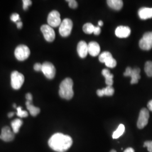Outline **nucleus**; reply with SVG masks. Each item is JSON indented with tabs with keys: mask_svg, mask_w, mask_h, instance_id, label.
<instances>
[{
	"mask_svg": "<svg viewBox=\"0 0 152 152\" xmlns=\"http://www.w3.org/2000/svg\"><path fill=\"white\" fill-rule=\"evenodd\" d=\"M34 69L36 71H41L42 70V64L40 63H36L34 65Z\"/></svg>",
	"mask_w": 152,
	"mask_h": 152,
	"instance_id": "32",
	"label": "nucleus"
},
{
	"mask_svg": "<svg viewBox=\"0 0 152 152\" xmlns=\"http://www.w3.org/2000/svg\"><path fill=\"white\" fill-rule=\"evenodd\" d=\"M124 152H135V151L132 148H128Z\"/></svg>",
	"mask_w": 152,
	"mask_h": 152,
	"instance_id": "37",
	"label": "nucleus"
},
{
	"mask_svg": "<svg viewBox=\"0 0 152 152\" xmlns=\"http://www.w3.org/2000/svg\"><path fill=\"white\" fill-rule=\"evenodd\" d=\"M26 99H27V101H30V102H32V95L31 94L28 93V94H26Z\"/></svg>",
	"mask_w": 152,
	"mask_h": 152,
	"instance_id": "34",
	"label": "nucleus"
},
{
	"mask_svg": "<svg viewBox=\"0 0 152 152\" xmlns=\"http://www.w3.org/2000/svg\"><path fill=\"white\" fill-rule=\"evenodd\" d=\"M77 50L79 56L81 58H85L88 54V45L86 42L81 41L78 44Z\"/></svg>",
	"mask_w": 152,
	"mask_h": 152,
	"instance_id": "15",
	"label": "nucleus"
},
{
	"mask_svg": "<svg viewBox=\"0 0 152 152\" xmlns=\"http://www.w3.org/2000/svg\"><path fill=\"white\" fill-rule=\"evenodd\" d=\"M114 90L113 87L112 86H109L104 88L102 90H98L96 93L99 96L102 97L104 95L105 96H112L114 94Z\"/></svg>",
	"mask_w": 152,
	"mask_h": 152,
	"instance_id": "17",
	"label": "nucleus"
},
{
	"mask_svg": "<svg viewBox=\"0 0 152 152\" xmlns=\"http://www.w3.org/2000/svg\"><path fill=\"white\" fill-rule=\"evenodd\" d=\"M107 2L109 6L115 10H120L124 5L121 0H108Z\"/></svg>",
	"mask_w": 152,
	"mask_h": 152,
	"instance_id": "18",
	"label": "nucleus"
},
{
	"mask_svg": "<svg viewBox=\"0 0 152 152\" xmlns=\"http://www.w3.org/2000/svg\"><path fill=\"white\" fill-rule=\"evenodd\" d=\"M24 82V76L18 71H14L11 75V84L12 88L20 89Z\"/></svg>",
	"mask_w": 152,
	"mask_h": 152,
	"instance_id": "3",
	"label": "nucleus"
},
{
	"mask_svg": "<svg viewBox=\"0 0 152 152\" xmlns=\"http://www.w3.org/2000/svg\"><path fill=\"white\" fill-rule=\"evenodd\" d=\"M41 31L43 33L44 38L48 41L51 42L55 39V33L53 28L49 25H43L41 27Z\"/></svg>",
	"mask_w": 152,
	"mask_h": 152,
	"instance_id": "11",
	"label": "nucleus"
},
{
	"mask_svg": "<svg viewBox=\"0 0 152 152\" xmlns=\"http://www.w3.org/2000/svg\"><path fill=\"white\" fill-rule=\"evenodd\" d=\"M100 52V45L96 42H90L88 44V53L92 56H96Z\"/></svg>",
	"mask_w": 152,
	"mask_h": 152,
	"instance_id": "14",
	"label": "nucleus"
},
{
	"mask_svg": "<svg viewBox=\"0 0 152 152\" xmlns=\"http://www.w3.org/2000/svg\"><path fill=\"white\" fill-rule=\"evenodd\" d=\"M115 33L119 38H127L130 35V28L126 26H119L116 28Z\"/></svg>",
	"mask_w": 152,
	"mask_h": 152,
	"instance_id": "13",
	"label": "nucleus"
},
{
	"mask_svg": "<svg viewBox=\"0 0 152 152\" xmlns=\"http://www.w3.org/2000/svg\"><path fill=\"white\" fill-rule=\"evenodd\" d=\"M148 108L149 109V110L152 111V100L149 101V103H148Z\"/></svg>",
	"mask_w": 152,
	"mask_h": 152,
	"instance_id": "36",
	"label": "nucleus"
},
{
	"mask_svg": "<svg viewBox=\"0 0 152 152\" xmlns=\"http://www.w3.org/2000/svg\"><path fill=\"white\" fill-rule=\"evenodd\" d=\"M98 25H99V27H101L103 25V22H102V20H100L99 22H98Z\"/></svg>",
	"mask_w": 152,
	"mask_h": 152,
	"instance_id": "38",
	"label": "nucleus"
},
{
	"mask_svg": "<svg viewBox=\"0 0 152 152\" xmlns=\"http://www.w3.org/2000/svg\"><path fill=\"white\" fill-rule=\"evenodd\" d=\"M14 113L11 112V113H10L8 114V117H10V118H11V117H12L14 115Z\"/></svg>",
	"mask_w": 152,
	"mask_h": 152,
	"instance_id": "39",
	"label": "nucleus"
},
{
	"mask_svg": "<svg viewBox=\"0 0 152 152\" xmlns=\"http://www.w3.org/2000/svg\"><path fill=\"white\" fill-rule=\"evenodd\" d=\"M49 147L57 152H65L71 148L73 140L71 136L61 133H56L49 140Z\"/></svg>",
	"mask_w": 152,
	"mask_h": 152,
	"instance_id": "1",
	"label": "nucleus"
},
{
	"mask_svg": "<svg viewBox=\"0 0 152 152\" xmlns=\"http://www.w3.org/2000/svg\"><path fill=\"white\" fill-rule=\"evenodd\" d=\"M73 28V22L70 19H64L60 24L59 27V33L62 37H66L69 36L72 32Z\"/></svg>",
	"mask_w": 152,
	"mask_h": 152,
	"instance_id": "4",
	"label": "nucleus"
},
{
	"mask_svg": "<svg viewBox=\"0 0 152 152\" xmlns=\"http://www.w3.org/2000/svg\"><path fill=\"white\" fill-rule=\"evenodd\" d=\"M102 75L105 78V83L109 86H112L113 83V75L110 73L107 69H104L102 71Z\"/></svg>",
	"mask_w": 152,
	"mask_h": 152,
	"instance_id": "19",
	"label": "nucleus"
},
{
	"mask_svg": "<svg viewBox=\"0 0 152 152\" xmlns=\"http://www.w3.org/2000/svg\"><path fill=\"white\" fill-rule=\"evenodd\" d=\"M15 56L19 61H24L28 58L30 55V50L27 46L20 45L17 46L15 50Z\"/></svg>",
	"mask_w": 152,
	"mask_h": 152,
	"instance_id": "5",
	"label": "nucleus"
},
{
	"mask_svg": "<svg viewBox=\"0 0 152 152\" xmlns=\"http://www.w3.org/2000/svg\"><path fill=\"white\" fill-rule=\"evenodd\" d=\"M140 73V69L138 68L132 69L130 67H127L124 75L126 77H127V76L131 77V83L135 84L138 82L139 80L141 78Z\"/></svg>",
	"mask_w": 152,
	"mask_h": 152,
	"instance_id": "7",
	"label": "nucleus"
},
{
	"mask_svg": "<svg viewBox=\"0 0 152 152\" xmlns=\"http://www.w3.org/2000/svg\"><path fill=\"white\" fill-rule=\"evenodd\" d=\"M138 14L142 20H146L152 18V8L142 7L138 11Z\"/></svg>",
	"mask_w": 152,
	"mask_h": 152,
	"instance_id": "16",
	"label": "nucleus"
},
{
	"mask_svg": "<svg viewBox=\"0 0 152 152\" xmlns=\"http://www.w3.org/2000/svg\"><path fill=\"white\" fill-rule=\"evenodd\" d=\"M16 26H17L18 28L21 29L22 27H23V23H22V22H20V21H19V22H17V23H16Z\"/></svg>",
	"mask_w": 152,
	"mask_h": 152,
	"instance_id": "35",
	"label": "nucleus"
},
{
	"mask_svg": "<svg viewBox=\"0 0 152 152\" xmlns=\"http://www.w3.org/2000/svg\"><path fill=\"white\" fill-rule=\"evenodd\" d=\"M66 1L69 2V6L72 9H76L77 7L78 4L75 0H68Z\"/></svg>",
	"mask_w": 152,
	"mask_h": 152,
	"instance_id": "30",
	"label": "nucleus"
},
{
	"mask_svg": "<svg viewBox=\"0 0 152 152\" xmlns=\"http://www.w3.org/2000/svg\"><path fill=\"white\" fill-rule=\"evenodd\" d=\"M144 70L149 77H152V61H148L146 62L144 67Z\"/></svg>",
	"mask_w": 152,
	"mask_h": 152,
	"instance_id": "25",
	"label": "nucleus"
},
{
	"mask_svg": "<svg viewBox=\"0 0 152 152\" xmlns=\"http://www.w3.org/2000/svg\"><path fill=\"white\" fill-rule=\"evenodd\" d=\"M139 46L143 50H149L152 48V32L144 33L139 41Z\"/></svg>",
	"mask_w": 152,
	"mask_h": 152,
	"instance_id": "6",
	"label": "nucleus"
},
{
	"mask_svg": "<svg viewBox=\"0 0 152 152\" xmlns=\"http://www.w3.org/2000/svg\"><path fill=\"white\" fill-rule=\"evenodd\" d=\"M23 8L24 10H27L28 9V7L32 5V1L30 0H23Z\"/></svg>",
	"mask_w": 152,
	"mask_h": 152,
	"instance_id": "29",
	"label": "nucleus"
},
{
	"mask_svg": "<svg viewBox=\"0 0 152 152\" xmlns=\"http://www.w3.org/2000/svg\"><path fill=\"white\" fill-rule=\"evenodd\" d=\"M104 63L107 67L110 68H113L117 65L116 60L114 59L112 56L109 58L108 59L105 60Z\"/></svg>",
	"mask_w": 152,
	"mask_h": 152,
	"instance_id": "24",
	"label": "nucleus"
},
{
	"mask_svg": "<svg viewBox=\"0 0 152 152\" xmlns=\"http://www.w3.org/2000/svg\"><path fill=\"white\" fill-rule=\"evenodd\" d=\"M144 147H147L149 152H152V141H145L144 144Z\"/></svg>",
	"mask_w": 152,
	"mask_h": 152,
	"instance_id": "31",
	"label": "nucleus"
},
{
	"mask_svg": "<svg viewBox=\"0 0 152 152\" xmlns=\"http://www.w3.org/2000/svg\"><path fill=\"white\" fill-rule=\"evenodd\" d=\"M48 23L51 27H57L60 26L61 23L60 13L56 10L50 12L48 17Z\"/></svg>",
	"mask_w": 152,
	"mask_h": 152,
	"instance_id": "8",
	"label": "nucleus"
},
{
	"mask_svg": "<svg viewBox=\"0 0 152 152\" xmlns=\"http://www.w3.org/2000/svg\"><path fill=\"white\" fill-rule=\"evenodd\" d=\"M44 75L49 79L54 78L56 69L54 65L50 62H45L42 64V70Z\"/></svg>",
	"mask_w": 152,
	"mask_h": 152,
	"instance_id": "10",
	"label": "nucleus"
},
{
	"mask_svg": "<svg viewBox=\"0 0 152 152\" xmlns=\"http://www.w3.org/2000/svg\"><path fill=\"white\" fill-rule=\"evenodd\" d=\"M101 32V29L100 27H95V29H94V33L95 35H99Z\"/></svg>",
	"mask_w": 152,
	"mask_h": 152,
	"instance_id": "33",
	"label": "nucleus"
},
{
	"mask_svg": "<svg viewBox=\"0 0 152 152\" xmlns=\"http://www.w3.org/2000/svg\"><path fill=\"white\" fill-rule=\"evenodd\" d=\"M111 56H112V55L110 53H109L108 51H105L99 55V59L100 62L104 63L105 61Z\"/></svg>",
	"mask_w": 152,
	"mask_h": 152,
	"instance_id": "26",
	"label": "nucleus"
},
{
	"mask_svg": "<svg viewBox=\"0 0 152 152\" xmlns=\"http://www.w3.org/2000/svg\"><path fill=\"white\" fill-rule=\"evenodd\" d=\"M17 110V115L19 116L20 118H24V117H27L28 115V112L26 110H22V107H18L16 108Z\"/></svg>",
	"mask_w": 152,
	"mask_h": 152,
	"instance_id": "27",
	"label": "nucleus"
},
{
	"mask_svg": "<svg viewBox=\"0 0 152 152\" xmlns=\"http://www.w3.org/2000/svg\"><path fill=\"white\" fill-rule=\"evenodd\" d=\"M95 27L92 24L88 23L84 24V26H83V31L85 33L91 34L92 33H94Z\"/></svg>",
	"mask_w": 152,
	"mask_h": 152,
	"instance_id": "23",
	"label": "nucleus"
},
{
	"mask_svg": "<svg viewBox=\"0 0 152 152\" xmlns=\"http://www.w3.org/2000/svg\"><path fill=\"white\" fill-rule=\"evenodd\" d=\"M125 126L123 124H120L117 129L113 133L112 137L113 139H118L120 136H122L125 132Z\"/></svg>",
	"mask_w": 152,
	"mask_h": 152,
	"instance_id": "22",
	"label": "nucleus"
},
{
	"mask_svg": "<svg viewBox=\"0 0 152 152\" xmlns=\"http://www.w3.org/2000/svg\"><path fill=\"white\" fill-rule=\"evenodd\" d=\"M15 135L14 132H12L9 127L6 126L2 128L1 134L0 135V139L5 142H10L14 139Z\"/></svg>",
	"mask_w": 152,
	"mask_h": 152,
	"instance_id": "12",
	"label": "nucleus"
},
{
	"mask_svg": "<svg viewBox=\"0 0 152 152\" xmlns=\"http://www.w3.org/2000/svg\"><path fill=\"white\" fill-rule=\"evenodd\" d=\"M73 82L70 78H66L61 82L59 94L60 97L66 100H70L74 95L73 90Z\"/></svg>",
	"mask_w": 152,
	"mask_h": 152,
	"instance_id": "2",
	"label": "nucleus"
},
{
	"mask_svg": "<svg viewBox=\"0 0 152 152\" xmlns=\"http://www.w3.org/2000/svg\"><path fill=\"white\" fill-rule=\"evenodd\" d=\"M26 104L28 110L29 111L30 114H31L32 116L35 117L39 113L40 109L34 106L32 104V102L27 101Z\"/></svg>",
	"mask_w": 152,
	"mask_h": 152,
	"instance_id": "20",
	"label": "nucleus"
},
{
	"mask_svg": "<svg viewBox=\"0 0 152 152\" xmlns=\"http://www.w3.org/2000/svg\"><path fill=\"white\" fill-rule=\"evenodd\" d=\"M23 124V121L20 119H15L11 122V127L14 134L18 133Z\"/></svg>",
	"mask_w": 152,
	"mask_h": 152,
	"instance_id": "21",
	"label": "nucleus"
},
{
	"mask_svg": "<svg viewBox=\"0 0 152 152\" xmlns=\"http://www.w3.org/2000/svg\"><path fill=\"white\" fill-rule=\"evenodd\" d=\"M110 152H117L115 150H112L111 151H110Z\"/></svg>",
	"mask_w": 152,
	"mask_h": 152,
	"instance_id": "40",
	"label": "nucleus"
},
{
	"mask_svg": "<svg viewBox=\"0 0 152 152\" xmlns=\"http://www.w3.org/2000/svg\"><path fill=\"white\" fill-rule=\"evenodd\" d=\"M10 19H11V21L15 22V23H17L19 21H20V18L19 15L17 13H14V14H12L10 17Z\"/></svg>",
	"mask_w": 152,
	"mask_h": 152,
	"instance_id": "28",
	"label": "nucleus"
},
{
	"mask_svg": "<svg viewBox=\"0 0 152 152\" xmlns=\"http://www.w3.org/2000/svg\"><path fill=\"white\" fill-rule=\"evenodd\" d=\"M149 118V113L146 108H142L140 110L139 118L137 122V126L139 129H142L147 126Z\"/></svg>",
	"mask_w": 152,
	"mask_h": 152,
	"instance_id": "9",
	"label": "nucleus"
}]
</instances>
